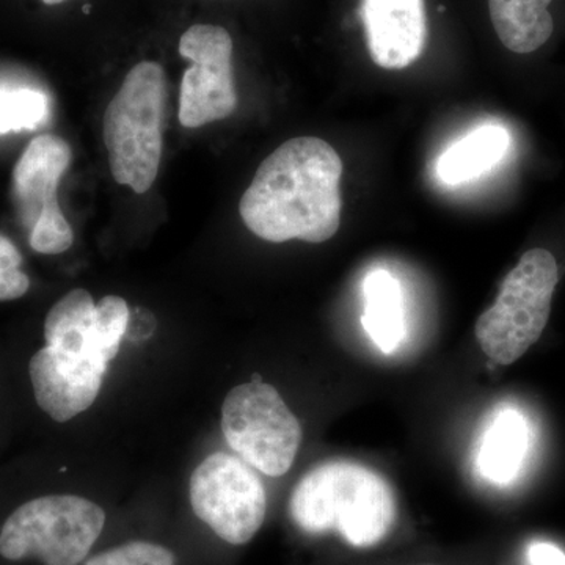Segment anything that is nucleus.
<instances>
[{"label": "nucleus", "mask_w": 565, "mask_h": 565, "mask_svg": "<svg viewBox=\"0 0 565 565\" xmlns=\"http://www.w3.org/2000/svg\"><path fill=\"white\" fill-rule=\"evenodd\" d=\"M222 430L239 459L270 478L288 473L302 441L299 419L259 375L225 397Z\"/></svg>", "instance_id": "6"}, {"label": "nucleus", "mask_w": 565, "mask_h": 565, "mask_svg": "<svg viewBox=\"0 0 565 565\" xmlns=\"http://www.w3.org/2000/svg\"><path fill=\"white\" fill-rule=\"evenodd\" d=\"M84 13H90V6L84 7Z\"/></svg>", "instance_id": "23"}, {"label": "nucleus", "mask_w": 565, "mask_h": 565, "mask_svg": "<svg viewBox=\"0 0 565 565\" xmlns=\"http://www.w3.org/2000/svg\"><path fill=\"white\" fill-rule=\"evenodd\" d=\"M509 134L501 126H482L441 154L438 177L448 185L462 184L489 172L504 158Z\"/></svg>", "instance_id": "16"}, {"label": "nucleus", "mask_w": 565, "mask_h": 565, "mask_svg": "<svg viewBox=\"0 0 565 565\" xmlns=\"http://www.w3.org/2000/svg\"><path fill=\"white\" fill-rule=\"evenodd\" d=\"M46 6H57V3L65 2V0H43Z\"/></svg>", "instance_id": "22"}, {"label": "nucleus", "mask_w": 565, "mask_h": 565, "mask_svg": "<svg viewBox=\"0 0 565 565\" xmlns=\"http://www.w3.org/2000/svg\"><path fill=\"white\" fill-rule=\"evenodd\" d=\"M129 318L128 303L121 297L107 296L96 305V352L107 364L120 351Z\"/></svg>", "instance_id": "18"}, {"label": "nucleus", "mask_w": 565, "mask_h": 565, "mask_svg": "<svg viewBox=\"0 0 565 565\" xmlns=\"http://www.w3.org/2000/svg\"><path fill=\"white\" fill-rule=\"evenodd\" d=\"M189 494L195 515L232 545L250 542L266 519L262 479L255 468L226 452H215L195 468Z\"/></svg>", "instance_id": "8"}, {"label": "nucleus", "mask_w": 565, "mask_h": 565, "mask_svg": "<svg viewBox=\"0 0 565 565\" xmlns=\"http://www.w3.org/2000/svg\"><path fill=\"white\" fill-rule=\"evenodd\" d=\"M50 114L47 96L32 88H0V136L32 131Z\"/></svg>", "instance_id": "17"}, {"label": "nucleus", "mask_w": 565, "mask_h": 565, "mask_svg": "<svg viewBox=\"0 0 565 565\" xmlns=\"http://www.w3.org/2000/svg\"><path fill=\"white\" fill-rule=\"evenodd\" d=\"M360 17L375 65L404 70L422 57L429 32L424 0H362Z\"/></svg>", "instance_id": "11"}, {"label": "nucleus", "mask_w": 565, "mask_h": 565, "mask_svg": "<svg viewBox=\"0 0 565 565\" xmlns=\"http://www.w3.org/2000/svg\"><path fill=\"white\" fill-rule=\"evenodd\" d=\"M559 281L555 256L544 248L527 250L505 275L500 294L476 322V340L498 364H512L544 333Z\"/></svg>", "instance_id": "4"}, {"label": "nucleus", "mask_w": 565, "mask_h": 565, "mask_svg": "<svg viewBox=\"0 0 565 565\" xmlns=\"http://www.w3.org/2000/svg\"><path fill=\"white\" fill-rule=\"evenodd\" d=\"M289 512L305 533H338L352 546L370 548L392 531L397 505L381 475L351 460H330L297 482Z\"/></svg>", "instance_id": "2"}, {"label": "nucleus", "mask_w": 565, "mask_h": 565, "mask_svg": "<svg viewBox=\"0 0 565 565\" xmlns=\"http://www.w3.org/2000/svg\"><path fill=\"white\" fill-rule=\"evenodd\" d=\"M106 525L103 508L76 494H46L11 512L0 530V556L44 565H79Z\"/></svg>", "instance_id": "5"}, {"label": "nucleus", "mask_w": 565, "mask_h": 565, "mask_svg": "<svg viewBox=\"0 0 565 565\" xmlns=\"http://www.w3.org/2000/svg\"><path fill=\"white\" fill-rule=\"evenodd\" d=\"M180 54L192 66L181 82L180 122L202 128L225 120L237 109L233 68V40L221 25L195 24L182 33Z\"/></svg>", "instance_id": "9"}, {"label": "nucleus", "mask_w": 565, "mask_h": 565, "mask_svg": "<svg viewBox=\"0 0 565 565\" xmlns=\"http://www.w3.org/2000/svg\"><path fill=\"white\" fill-rule=\"evenodd\" d=\"M553 0H489L490 20L501 43L515 54L541 50L555 31Z\"/></svg>", "instance_id": "13"}, {"label": "nucleus", "mask_w": 565, "mask_h": 565, "mask_svg": "<svg viewBox=\"0 0 565 565\" xmlns=\"http://www.w3.org/2000/svg\"><path fill=\"white\" fill-rule=\"evenodd\" d=\"M71 159L73 151L65 140L40 136L29 143L13 170L14 211L29 232L32 250L41 255H61L74 243L73 230L57 199Z\"/></svg>", "instance_id": "7"}, {"label": "nucleus", "mask_w": 565, "mask_h": 565, "mask_svg": "<svg viewBox=\"0 0 565 565\" xmlns=\"http://www.w3.org/2000/svg\"><path fill=\"white\" fill-rule=\"evenodd\" d=\"M47 348L71 356H88L109 366L96 352V303L85 289H73L62 297L44 321Z\"/></svg>", "instance_id": "12"}, {"label": "nucleus", "mask_w": 565, "mask_h": 565, "mask_svg": "<svg viewBox=\"0 0 565 565\" xmlns=\"http://www.w3.org/2000/svg\"><path fill=\"white\" fill-rule=\"evenodd\" d=\"M167 82L161 65L140 62L104 114L111 177L136 193L150 191L161 167Z\"/></svg>", "instance_id": "3"}, {"label": "nucleus", "mask_w": 565, "mask_h": 565, "mask_svg": "<svg viewBox=\"0 0 565 565\" xmlns=\"http://www.w3.org/2000/svg\"><path fill=\"white\" fill-rule=\"evenodd\" d=\"M84 565H177V557L166 546L129 542L90 557Z\"/></svg>", "instance_id": "19"}, {"label": "nucleus", "mask_w": 565, "mask_h": 565, "mask_svg": "<svg viewBox=\"0 0 565 565\" xmlns=\"http://www.w3.org/2000/svg\"><path fill=\"white\" fill-rule=\"evenodd\" d=\"M364 332L384 353H393L403 341L404 299L401 282L386 270H374L363 281Z\"/></svg>", "instance_id": "14"}, {"label": "nucleus", "mask_w": 565, "mask_h": 565, "mask_svg": "<svg viewBox=\"0 0 565 565\" xmlns=\"http://www.w3.org/2000/svg\"><path fill=\"white\" fill-rule=\"evenodd\" d=\"M103 366L88 356H71L44 345L29 363L36 404L54 422L66 423L90 408L102 390Z\"/></svg>", "instance_id": "10"}, {"label": "nucleus", "mask_w": 565, "mask_h": 565, "mask_svg": "<svg viewBox=\"0 0 565 565\" xmlns=\"http://www.w3.org/2000/svg\"><path fill=\"white\" fill-rule=\"evenodd\" d=\"M341 177L332 145L296 137L264 159L241 200V217L267 243H326L341 225Z\"/></svg>", "instance_id": "1"}, {"label": "nucleus", "mask_w": 565, "mask_h": 565, "mask_svg": "<svg viewBox=\"0 0 565 565\" xmlns=\"http://www.w3.org/2000/svg\"><path fill=\"white\" fill-rule=\"evenodd\" d=\"M530 565H565V553L550 542H534L527 548Z\"/></svg>", "instance_id": "21"}, {"label": "nucleus", "mask_w": 565, "mask_h": 565, "mask_svg": "<svg viewBox=\"0 0 565 565\" xmlns=\"http://www.w3.org/2000/svg\"><path fill=\"white\" fill-rule=\"evenodd\" d=\"M31 288L22 270V255L9 237L0 234V302L21 299Z\"/></svg>", "instance_id": "20"}, {"label": "nucleus", "mask_w": 565, "mask_h": 565, "mask_svg": "<svg viewBox=\"0 0 565 565\" xmlns=\"http://www.w3.org/2000/svg\"><path fill=\"white\" fill-rule=\"evenodd\" d=\"M530 448V427L519 412L498 414L479 448V473L494 484H508L519 473Z\"/></svg>", "instance_id": "15"}]
</instances>
